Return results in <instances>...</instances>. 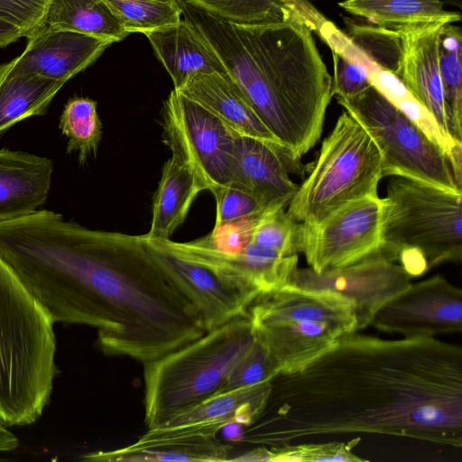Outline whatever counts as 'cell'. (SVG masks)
Instances as JSON below:
<instances>
[{"mask_svg":"<svg viewBox=\"0 0 462 462\" xmlns=\"http://www.w3.org/2000/svg\"><path fill=\"white\" fill-rule=\"evenodd\" d=\"M380 251L412 278L462 260V191L391 176Z\"/></svg>","mask_w":462,"mask_h":462,"instance_id":"cell-5","label":"cell"},{"mask_svg":"<svg viewBox=\"0 0 462 462\" xmlns=\"http://www.w3.org/2000/svg\"><path fill=\"white\" fill-rule=\"evenodd\" d=\"M371 325L403 337L461 332L462 290L440 274L411 282L377 311Z\"/></svg>","mask_w":462,"mask_h":462,"instance_id":"cell-13","label":"cell"},{"mask_svg":"<svg viewBox=\"0 0 462 462\" xmlns=\"http://www.w3.org/2000/svg\"><path fill=\"white\" fill-rule=\"evenodd\" d=\"M259 216L215 225L210 233L189 242L198 247L217 252L240 253L252 242L253 230Z\"/></svg>","mask_w":462,"mask_h":462,"instance_id":"cell-38","label":"cell"},{"mask_svg":"<svg viewBox=\"0 0 462 462\" xmlns=\"http://www.w3.org/2000/svg\"><path fill=\"white\" fill-rule=\"evenodd\" d=\"M128 33L145 32L178 23L182 5L158 0H105Z\"/></svg>","mask_w":462,"mask_h":462,"instance_id":"cell-33","label":"cell"},{"mask_svg":"<svg viewBox=\"0 0 462 462\" xmlns=\"http://www.w3.org/2000/svg\"><path fill=\"white\" fill-rule=\"evenodd\" d=\"M304 167L282 145L237 135L234 180L271 208L286 207L298 185L290 173L304 175Z\"/></svg>","mask_w":462,"mask_h":462,"instance_id":"cell-19","label":"cell"},{"mask_svg":"<svg viewBox=\"0 0 462 462\" xmlns=\"http://www.w3.org/2000/svg\"><path fill=\"white\" fill-rule=\"evenodd\" d=\"M144 239L158 249L203 266L231 284L257 294L285 285L298 266V254L282 256L253 242L240 253L226 254L200 248L190 242Z\"/></svg>","mask_w":462,"mask_h":462,"instance_id":"cell-14","label":"cell"},{"mask_svg":"<svg viewBox=\"0 0 462 462\" xmlns=\"http://www.w3.org/2000/svg\"><path fill=\"white\" fill-rule=\"evenodd\" d=\"M233 24L296 22L317 32L326 19L308 0H182Z\"/></svg>","mask_w":462,"mask_h":462,"instance_id":"cell-23","label":"cell"},{"mask_svg":"<svg viewBox=\"0 0 462 462\" xmlns=\"http://www.w3.org/2000/svg\"><path fill=\"white\" fill-rule=\"evenodd\" d=\"M202 190L190 169L171 155L163 165L153 196L151 228L143 237L170 239Z\"/></svg>","mask_w":462,"mask_h":462,"instance_id":"cell-24","label":"cell"},{"mask_svg":"<svg viewBox=\"0 0 462 462\" xmlns=\"http://www.w3.org/2000/svg\"><path fill=\"white\" fill-rule=\"evenodd\" d=\"M271 389L272 381L215 394L172 417L162 426L197 423H217L224 427L230 423L251 426L264 411Z\"/></svg>","mask_w":462,"mask_h":462,"instance_id":"cell-26","label":"cell"},{"mask_svg":"<svg viewBox=\"0 0 462 462\" xmlns=\"http://www.w3.org/2000/svg\"><path fill=\"white\" fill-rule=\"evenodd\" d=\"M181 5L262 122L300 160L319 140L334 97L313 32L296 22L233 24Z\"/></svg>","mask_w":462,"mask_h":462,"instance_id":"cell-3","label":"cell"},{"mask_svg":"<svg viewBox=\"0 0 462 462\" xmlns=\"http://www.w3.org/2000/svg\"><path fill=\"white\" fill-rule=\"evenodd\" d=\"M176 91L209 110L236 134L281 144L228 74L199 72Z\"/></svg>","mask_w":462,"mask_h":462,"instance_id":"cell-20","label":"cell"},{"mask_svg":"<svg viewBox=\"0 0 462 462\" xmlns=\"http://www.w3.org/2000/svg\"><path fill=\"white\" fill-rule=\"evenodd\" d=\"M65 82L0 66V134L19 121L45 113Z\"/></svg>","mask_w":462,"mask_h":462,"instance_id":"cell-27","label":"cell"},{"mask_svg":"<svg viewBox=\"0 0 462 462\" xmlns=\"http://www.w3.org/2000/svg\"><path fill=\"white\" fill-rule=\"evenodd\" d=\"M299 225L285 211V207L267 209L255 223L252 242L282 256L296 255L300 253Z\"/></svg>","mask_w":462,"mask_h":462,"instance_id":"cell-34","label":"cell"},{"mask_svg":"<svg viewBox=\"0 0 462 462\" xmlns=\"http://www.w3.org/2000/svg\"><path fill=\"white\" fill-rule=\"evenodd\" d=\"M146 244L156 263L196 307L206 332L247 315L257 293L242 290L203 266Z\"/></svg>","mask_w":462,"mask_h":462,"instance_id":"cell-17","label":"cell"},{"mask_svg":"<svg viewBox=\"0 0 462 462\" xmlns=\"http://www.w3.org/2000/svg\"><path fill=\"white\" fill-rule=\"evenodd\" d=\"M211 193L215 197L217 206L215 225L259 216L273 208L236 181L217 187Z\"/></svg>","mask_w":462,"mask_h":462,"instance_id":"cell-36","label":"cell"},{"mask_svg":"<svg viewBox=\"0 0 462 462\" xmlns=\"http://www.w3.org/2000/svg\"><path fill=\"white\" fill-rule=\"evenodd\" d=\"M223 428L217 423H197L148 429L131 445L90 452L81 459L93 462L226 461L230 459L231 447L217 437Z\"/></svg>","mask_w":462,"mask_h":462,"instance_id":"cell-15","label":"cell"},{"mask_svg":"<svg viewBox=\"0 0 462 462\" xmlns=\"http://www.w3.org/2000/svg\"><path fill=\"white\" fill-rule=\"evenodd\" d=\"M41 26L120 42L129 33L105 0H50Z\"/></svg>","mask_w":462,"mask_h":462,"instance_id":"cell-28","label":"cell"},{"mask_svg":"<svg viewBox=\"0 0 462 462\" xmlns=\"http://www.w3.org/2000/svg\"><path fill=\"white\" fill-rule=\"evenodd\" d=\"M379 196L350 201L315 224L299 225V252L316 273L356 263L381 249Z\"/></svg>","mask_w":462,"mask_h":462,"instance_id":"cell-11","label":"cell"},{"mask_svg":"<svg viewBox=\"0 0 462 462\" xmlns=\"http://www.w3.org/2000/svg\"><path fill=\"white\" fill-rule=\"evenodd\" d=\"M439 69L445 98L462 129V32L453 23L444 24L439 32Z\"/></svg>","mask_w":462,"mask_h":462,"instance_id":"cell-32","label":"cell"},{"mask_svg":"<svg viewBox=\"0 0 462 462\" xmlns=\"http://www.w3.org/2000/svg\"><path fill=\"white\" fill-rule=\"evenodd\" d=\"M23 51L4 64L16 74H35L67 82L94 62L113 41L40 26L28 36Z\"/></svg>","mask_w":462,"mask_h":462,"instance_id":"cell-18","label":"cell"},{"mask_svg":"<svg viewBox=\"0 0 462 462\" xmlns=\"http://www.w3.org/2000/svg\"><path fill=\"white\" fill-rule=\"evenodd\" d=\"M443 3L447 2L452 5H455L458 8L461 7V0H442Z\"/></svg>","mask_w":462,"mask_h":462,"instance_id":"cell-42","label":"cell"},{"mask_svg":"<svg viewBox=\"0 0 462 462\" xmlns=\"http://www.w3.org/2000/svg\"><path fill=\"white\" fill-rule=\"evenodd\" d=\"M366 72L371 85L440 146L456 168L461 171L462 143L454 141L439 128L430 114L411 94L395 74L382 69L374 63L366 69Z\"/></svg>","mask_w":462,"mask_h":462,"instance_id":"cell-29","label":"cell"},{"mask_svg":"<svg viewBox=\"0 0 462 462\" xmlns=\"http://www.w3.org/2000/svg\"><path fill=\"white\" fill-rule=\"evenodd\" d=\"M22 36L23 35L18 29L9 24L0 23V47H5Z\"/></svg>","mask_w":462,"mask_h":462,"instance_id":"cell-41","label":"cell"},{"mask_svg":"<svg viewBox=\"0 0 462 462\" xmlns=\"http://www.w3.org/2000/svg\"><path fill=\"white\" fill-rule=\"evenodd\" d=\"M254 343L252 324L246 315L144 363L143 404L147 428H158L217 394Z\"/></svg>","mask_w":462,"mask_h":462,"instance_id":"cell-6","label":"cell"},{"mask_svg":"<svg viewBox=\"0 0 462 462\" xmlns=\"http://www.w3.org/2000/svg\"><path fill=\"white\" fill-rule=\"evenodd\" d=\"M337 103L367 130L383 157V177L401 176L462 191L459 171L446 152L374 86Z\"/></svg>","mask_w":462,"mask_h":462,"instance_id":"cell-9","label":"cell"},{"mask_svg":"<svg viewBox=\"0 0 462 462\" xmlns=\"http://www.w3.org/2000/svg\"><path fill=\"white\" fill-rule=\"evenodd\" d=\"M54 321L0 255V420L34 423L58 374Z\"/></svg>","mask_w":462,"mask_h":462,"instance_id":"cell-4","label":"cell"},{"mask_svg":"<svg viewBox=\"0 0 462 462\" xmlns=\"http://www.w3.org/2000/svg\"><path fill=\"white\" fill-rule=\"evenodd\" d=\"M442 24L401 30L402 58L397 77L430 114L439 128L462 143V129L456 124L445 98L439 69V37Z\"/></svg>","mask_w":462,"mask_h":462,"instance_id":"cell-16","label":"cell"},{"mask_svg":"<svg viewBox=\"0 0 462 462\" xmlns=\"http://www.w3.org/2000/svg\"><path fill=\"white\" fill-rule=\"evenodd\" d=\"M163 140L210 192L234 180L237 134L199 103L172 90L163 106Z\"/></svg>","mask_w":462,"mask_h":462,"instance_id":"cell-10","label":"cell"},{"mask_svg":"<svg viewBox=\"0 0 462 462\" xmlns=\"http://www.w3.org/2000/svg\"><path fill=\"white\" fill-rule=\"evenodd\" d=\"M358 440L350 443L328 442L316 444H295L272 447L269 449V461L274 462H360L365 459L352 452V448Z\"/></svg>","mask_w":462,"mask_h":462,"instance_id":"cell-35","label":"cell"},{"mask_svg":"<svg viewBox=\"0 0 462 462\" xmlns=\"http://www.w3.org/2000/svg\"><path fill=\"white\" fill-rule=\"evenodd\" d=\"M338 6L369 23L395 31L461 20L460 12L445 9L442 0H343Z\"/></svg>","mask_w":462,"mask_h":462,"instance_id":"cell-25","label":"cell"},{"mask_svg":"<svg viewBox=\"0 0 462 462\" xmlns=\"http://www.w3.org/2000/svg\"><path fill=\"white\" fill-rule=\"evenodd\" d=\"M283 1H287V0H283Z\"/></svg>","mask_w":462,"mask_h":462,"instance_id":"cell-44","label":"cell"},{"mask_svg":"<svg viewBox=\"0 0 462 462\" xmlns=\"http://www.w3.org/2000/svg\"><path fill=\"white\" fill-rule=\"evenodd\" d=\"M0 255L54 323L97 330L108 356L155 360L202 337V319L142 236L38 209L0 223Z\"/></svg>","mask_w":462,"mask_h":462,"instance_id":"cell-1","label":"cell"},{"mask_svg":"<svg viewBox=\"0 0 462 462\" xmlns=\"http://www.w3.org/2000/svg\"><path fill=\"white\" fill-rule=\"evenodd\" d=\"M59 127L68 138L67 152H78L79 164L96 155L102 137L97 102L88 97L70 98L62 110Z\"/></svg>","mask_w":462,"mask_h":462,"instance_id":"cell-30","label":"cell"},{"mask_svg":"<svg viewBox=\"0 0 462 462\" xmlns=\"http://www.w3.org/2000/svg\"><path fill=\"white\" fill-rule=\"evenodd\" d=\"M252 439L374 433L462 447V347L437 337L352 332L303 369L279 374Z\"/></svg>","mask_w":462,"mask_h":462,"instance_id":"cell-2","label":"cell"},{"mask_svg":"<svg viewBox=\"0 0 462 462\" xmlns=\"http://www.w3.org/2000/svg\"><path fill=\"white\" fill-rule=\"evenodd\" d=\"M343 21L350 41L377 67L397 75L402 58L400 32L347 17Z\"/></svg>","mask_w":462,"mask_h":462,"instance_id":"cell-31","label":"cell"},{"mask_svg":"<svg viewBox=\"0 0 462 462\" xmlns=\"http://www.w3.org/2000/svg\"><path fill=\"white\" fill-rule=\"evenodd\" d=\"M157 59L178 90L199 72L227 71L219 56L199 28L184 18L178 23L143 32Z\"/></svg>","mask_w":462,"mask_h":462,"instance_id":"cell-21","label":"cell"},{"mask_svg":"<svg viewBox=\"0 0 462 462\" xmlns=\"http://www.w3.org/2000/svg\"><path fill=\"white\" fill-rule=\"evenodd\" d=\"M309 176L298 186L287 213L315 224L346 203L378 196L381 152L363 125L345 109L324 139Z\"/></svg>","mask_w":462,"mask_h":462,"instance_id":"cell-8","label":"cell"},{"mask_svg":"<svg viewBox=\"0 0 462 462\" xmlns=\"http://www.w3.org/2000/svg\"><path fill=\"white\" fill-rule=\"evenodd\" d=\"M411 277L378 251L350 265L316 273L298 266L285 285L306 291H329L347 298L356 319V331L371 325L377 311L411 284Z\"/></svg>","mask_w":462,"mask_h":462,"instance_id":"cell-12","label":"cell"},{"mask_svg":"<svg viewBox=\"0 0 462 462\" xmlns=\"http://www.w3.org/2000/svg\"><path fill=\"white\" fill-rule=\"evenodd\" d=\"M50 0H0V23L9 24L28 36L44 19Z\"/></svg>","mask_w":462,"mask_h":462,"instance_id":"cell-39","label":"cell"},{"mask_svg":"<svg viewBox=\"0 0 462 462\" xmlns=\"http://www.w3.org/2000/svg\"><path fill=\"white\" fill-rule=\"evenodd\" d=\"M333 96L350 98L371 86L365 69L359 63L331 51Z\"/></svg>","mask_w":462,"mask_h":462,"instance_id":"cell-40","label":"cell"},{"mask_svg":"<svg viewBox=\"0 0 462 462\" xmlns=\"http://www.w3.org/2000/svg\"><path fill=\"white\" fill-rule=\"evenodd\" d=\"M255 339L280 368L303 369L343 336L356 332L351 301L329 291L283 285L260 292L248 308Z\"/></svg>","mask_w":462,"mask_h":462,"instance_id":"cell-7","label":"cell"},{"mask_svg":"<svg viewBox=\"0 0 462 462\" xmlns=\"http://www.w3.org/2000/svg\"><path fill=\"white\" fill-rule=\"evenodd\" d=\"M158 1L166 2V3H176V4H180L181 2V0H158Z\"/></svg>","mask_w":462,"mask_h":462,"instance_id":"cell-43","label":"cell"},{"mask_svg":"<svg viewBox=\"0 0 462 462\" xmlns=\"http://www.w3.org/2000/svg\"><path fill=\"white\" fill-rule=\"evenodd\" d=\"M279 374L275 361L255 339L253 347L236 365L217 393L270 382Z\"/></svg>","mask_w":462,"mask_h":462,"instance_id":"cell-37","label":"cell"},{"mask_svg":"<svg viewBox=\"0 0 462 462\" xmlns=\"http://www.w3.org/2000/svg\"><path fill=\"white\" fill-rule=\"evenodd\" d=\"M53 162L23 151L0 150V223L28 215L43 205Z\"/></svg>","mask_w":462,"mask_h":462,"instance_id":"cell-22","label":"cell"}]
</instances>
